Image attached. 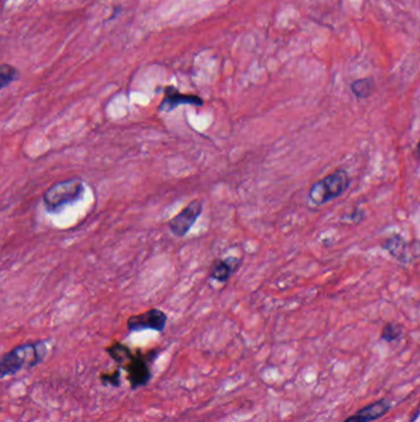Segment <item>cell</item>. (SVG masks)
<instances>
[{
  "label": "cell",
  "instance_id": "obj_10",
  "mask_svg": "<svg viewBox=\"0 0 420 422\" xmlns=\"http://www.w3.org/2000/svg\"><path fill=\"white\" fill-rule=\"evenodd\" d=\"M375 80L373 78H362V80H354L351 83V91L357 99H366L373 96L375 91Z\"/></svg>",
  "mask_w": 420,
  "mask_h": 422
},
{
  "label": "cell",
  "instance_id": "obj_5",
  "mask_svg": "<svg viewBox=\"0 0 420 422\" xmlns=\"http://www.w3.org/2000/svg\"><path fill=\"white\" fill-rule=\"evenodd\" d=\"M203 202L201 200H192L187 204L185 208L181 210L179 214L171 218L168 223L169 230L176 237H185L192 230V226L196 224L197 219L203 214Z\"/></svg>",
  "mask_w": 420,
  "mask_h": 422
},
{
  "label": "cell",
  "instance_id": "obj_14",
  "mask_svg": "<svg viewBox=\"0 0 420 422\" xmlns=\"http://www.w3.org/2000/svg\"><path fill=\"white\" fill-rule=\"evenodd\" d=\"M100 382L104 385H110L118 388L121 385V368L114 370L112 373H102Z\"/></svg>",
  "mask_w": 420,
  "mask_h": 422
},
{
  "label": "cell",
  "instance_id": "obj_8",
  "mask_svg": "<svg viewBox=\"0 0 420 422\" xmlns=\"http://www.w3.org/2000/svg\"><path fill=\"white\" fill-rule=\"evenodd\" d=\"M392 404L387 399L375 401L373 404H368L367 407H362L357 414L352 416L348 417L344 422H373L378 420L380 417L384 416Z\"/></svg>",
  "mask_w": 420,
  "mask_h": 422
},
{
  "label": "cell",
  "instance_id": "obj_6",
  "mask_svg": "<svg viewBox=\"0 0 420 422\" xmlns=\"http://www.w3.org/2000/svg\"><path fill=\"white\" fill-rule=\"evenodd\" d=\"M168 324V316L160 309H149V310L130 316L127 319V330L130 332L152 331L163 332Z\"/></svg>",
  "mask_w": 420,
  "mask_h": 422
},
{
  "label": "cell",
  "instance_id": "obj_2",
  "mask_svg": "<svg viewBox=\"0 0 420 422\" xmlns=\"http://www.w3.org/2000/svg\"><path fill=\"white\" fill-rule=\"evenodd\" d=\"M47 341H35L19 345L6 352L0 361V378L15 375L22 369H32L47 357Z\"/></svg>",
  "mask_w": 420,
  "mask_h": 422
},
{
  "label": "cell",
  "instance_id": "obj_11",
  "mask_svg": "<svg viewBox=\"0 0 420 422\" xmlns=\"http://www.w3.org/2000/svg\"><path fill=\"white\" fill-rule=\"evenodd\" d=\"M405 242L400 236H394L392 239H389V240L384 242V245L383 247L387 250V251L391 253V255H394L396 258H398V259H403L405 258Z\"/></svg>",
  "mask_w": 420,
  "mask_h": 422
},
{
  "label": "cell",
  "instance_id": "obj_3",
  "mask_svg": "<svg viewBox=\"0 0 420 422\" xmlns=\"http://www.w3.org/2000/svg\"><path fill=\"white\" fill-rule=\"evenodd\" d=\"M86 192L84 182L80 178H70L57 182L43 193L42 200L48 213H59L64 208L78 203Z\"/></svg>",
  "mask_w": 420,
  "mask_h": 422
},
{
  "label": "cell",
  "instance_id": "obj_13",
  "mask_svg": "<svg viewBox=\"0 0 420 422\" xmlns=\"http://www.w3.org/2000/svg\"><path fill=\"white\" fill-rule=\"evenodd\" d=\"M402 335V329L396 324H387L384 325L381 332V338L386 342H394L397 341Z\"/></svg>",
  "mask_w": 420,
  "mask_h": 422
},
{
  "label": "cell",
  "instance_id": "obj_1",
  "mask_svg": "<svg viewBox=\"0 0 420 422\" xmlns=\"http://www.w3.org/2000/svg\"><path fill=\"white\" fill-rule=\"evenodd\" d=\"M107 352L118 368L126 370L127 380L132 391L148 385L152 379L150 363L157 357V351L143 353L133 352L131 348L121 342H114L107 348Z\"/></svg>",
  "mask_w": 420,
  "mask_h": 422
},
{
  "label": "cell",
  "instance_id": "obj_4",
  "mask_svg": "<svg viewBox=\"0 0 420 422\" xmlns=\"http://www.w3.org/2000/svg\"><path fill=\"white\" fill-rule=\"evenodd\" d=\"M350 186L349 174L344 169H338L314 183L309 189V200L313 205H325L339 198Z\"/></svg>",
  "mask_w": 420,
  "mask_h": 422
},
{
  "label": "cell",
  "instance_id": "obj_12",
  "mask_svg": "<svg viewBox=\"0 0 420 422\" xmlns=\"http://www.w3.org/2000/svg\"><path fill=\"white\" fill-rule=\"evenodd\" d=\"M19 78V70L9 64H3L0 67V88L4 89Z\"/></svg>",
  "mask_w": 420,
  "mask_h": 422
},
{
  "label": "cell",
  "instance_id": "obj_7",
  "mask_svg": "<svg viewBox=\"0 0 420 422\" xmlns=\"http://www.w3.org/2000/svg\"><path fill=\"white\" fill-rule=\"evenodd\" d=\"M180 105L203 107V100L200 96H195V94H184L174 86H166L164 91V98L158 107L160 112H171Z\"/></svg>",
  "mask_w": 420,
  "mask_h": 422
},
{
  "label": "cell",
  "instance_id": "obj_9",
  "mask_svg": "<svg viewBox=\"0 0 420 422\" xmlns=\"http://www.w3.org/2000/svg\"><path fill=\"white\" fill-rule=\"evenodd\" d=\"M240 259L237 257H228L224 259H216L210 268L208 277L218 283H227L234 273L238 271Z\"/></svg>",
  "mask_w": 420,
  "mask_h": 422
},
{
  "label": "cell",
  "instance_id": "obj_15",
  "mask_svg": "<svg viewBox=\"0 0 420 422\" xmlns=\"http://www.w3.org/2000/svg\"><path fill=\"white\" fill-rule=\"evenodd\" d=\"M414 155L415 158H417V160H418V162H420V140L419 142H418V144H417V149H415Z\"/></svg>",
  "mask_w": 420,
  "mask_h": 422
}]
</instances>
